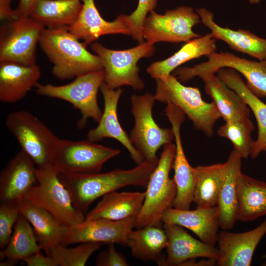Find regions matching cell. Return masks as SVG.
<instances>
[{
    "label": "cell",
    "mask_w": 266,
    "mask_h": 266,
    "mask_svg": "<svg viewBox=\"0 0 266 266\" xmlns=\"http://www.w3.org/2000/svg\"><path fill=\"white\" fill-rule=\"evenodd\" d=\"M155 80L156 100L177 106L192 122L196 130L207 137L213 135L215 124L221 116L213 101H205L199 88L184 86L173 74L165 80Z\"/></svg>",
    "instance_id": "4"
},
{
    "label": "cell",
    "mask_w": 266,
    "mask_h": 266,
    "mask_svg": "<svg viewBox=\"0 0 266 266\" xmlns=\"http://www.w3.org/2000/svg\"><path fill=\"white\" fill-rule=\"evenodd\" d=\"M145 192L114 191L103 196L85 215L86 220L105 219L118 221L136 217L145 199Z\"/></svg>",
    "instance_id": "27"
},
{
    "label": "cell",
    "mask_w": 266,
    "mask_h": 266,
    "mask_svg": "<svg viewBox=\"0 0 266 266\" xmlns=\"http://www.w3.org/2000/svg\"><path fill=\"white\" fill-rule=\"evenodd\" d=\"M38 0H20L17 7L14 9L15 19L30 17Z\"/></svg>",
    "instance_id": "41"
},
{
    "label": "cell",
    "mask_w": 266,
    "mask_h": 266,
    "mask_svg": "<svg viewBox=\"0 0 266 266\" xmlns=\"http://www.w3.org/2000/svg\"><path fill=\"white\" fill-rule=\"evenodd\" d=\"M225 164L224 174L217 206L219 210L220 228L227 230L232 229L237 221L238 180L242 172L241 158L233 150Z\"/></svg>",
    "instance_id": "24"
},
{
    "label": "cell",
    "mask_w": 266,
    "mask_h": 266,
    "mask_svg": "<svg viewBox=\"0 0 266 266\" xmlns=\"http://www.w3.org/2000/svg\"><path fill=\"white\" fill-rule=\"evenodd\" d=\"M18 206L20 214L32 225L42 250L49 256L51 250L62 243L65 227L48 211L27 200Z\"/></svg>",
    "instance_id": "26"
},
{
    "label": "cell",
    "mask_w": 266,
    "mask_h": 266,
    "mask_svg": "<svg viewBox=\"0 0 266 266\" xmlns=\"http://www.w3.org/2000/svg\"><path fill=\"white\" fill-rule=\"evenodd\" d=\"M18 204H0V249L8 244L13 233V229L20 215Z\"/></svg>",
    "instance_id": "38"
},
{
    "label": "cell",
    "mask_w": 266,
    "mask_h": 266,
    "mask_svg": "<svg viewBox=\"0 0 266 266\" xmlns=\"http://www.w3.org/2000/svg\"><path fill=\"white\" fill-rule=\"evenodd\" d=\"M81 0L82 7L80 13L76 21L68 30L78 39L82 40L86 47L103 35H131L123 14L120 15L113 21H107L101 16L94 0Z\"/></svg>",
    "instance_id": "19"
},
{
    "label": "cell",
    "mask_w": 266,
    "mask_h": 266,
    "mask_svg": "<svg viewBox=\"0 0 266 266\" xmlns=\"http://www.w3.org/2000/svg\"><path fill=\"white\" fill-rule=\"evenodd\" d=\"M158 0H138L136 8L129 15H124L125 22L129 28L131 36L139 43L144 42L142 35L143 26L150 11L154 10Z\"/></svg>",
    "instance_id": "37"
},
{
    "label": "cell",
    "mask_w": 266,
    "mask_h": 266,
    "mask_svg": "<svg viewBox=\"0 0 266 266\" xmlns=\"http://www.w3.org/2000/svg\"><path fill=\"white\" fill-rule=\"evenodd\" d=\"M100 90L104 100L103 111L98 125L88 132L87 139L94 142L105 138L116 139L126 147L134 162L137 165L140 164L144 160V158L131 142L118 118V103L123 90L120 88L111 89L104 82Z\"/></svg>",
    "instance_id": "16"
},
{
    "label": "cell",
    "mask_w": 266,
    "mask_h": 266,
    "mask_svg": "<svg viewBox=\"0 0 266 266\" xmlns=\"http://www.w3.org/2000/svg\"><path fill=\"white\" fill-rule=\"evenodd\" d=\"M37 183V166L21 149L0 171V203L18 204Z\"/></svg>",
    "instance_id": "15"
},
{
    "label": "cell",
    "mask_w": 266,
    "mask_h": 266,
    "mask_svg": "<svg viewBox=\"0 0 266 266\" xmlns=\"http://www.w3.org/2000/svg\"><path fill=\"white\" fill-rule=\"evenodd\" d=\"M37 180L25 200L48 211L65 227L85 220V215L74 207L67 190L52 165L37 167Z\"/></svg>",
    "instance_id": "8"
},
{
    "label": "cell",
    "mask_w": 266,
    "mask_h": 266,
    "mask_svg": "<svg viewBox=\"0 0 266 266\" xmlns=\"http://www.w3.org/2000/svg\"><path fill=\"white\" fill-rule=\"evenodd\" d=\"M155 100L154 95L148 93L131 98L134 125L130 139L144 160L148 161H159L156 155L159 149L174 140L172 130L161 128L154 119L152 109Z\"/></svg>",
    "instance_id": "9"
},
{
    "label": "cell",
    "mask_w": 266,
    "mask_h": 266,
    "mask_svg": "<svg viewBox=\"0 0 266 266\" xmlns=\"http://www.w3.org/2000/svg\"><path fill=\"white\" fill-rule=\"evenodd\" d=\"M200 22L199 14L189 6L168 10L164 14L152 10L144 21L142 35L151 44L158 42H188L201 36L193 30Z\"/></svg>",
    "instance_id": "12"
},
{
    "label": "cell",
    "mask_w": 266,
    "mask_h": 266,
    "mask_svg": "<svg viewBox=\"0 0 266 266\" xmlns=\"http://www.w3.org/2000/svg\"><path fill=\"white\" fill-rule=\"evenodd\" d=\"M195 167L196 181L193 202L197 207L217 206L224 174L225 163Z\"/></svg>",
    "instance_id": "34"
},
{
    "label": "cell",
    "mask_w": 266,
    "mask_h": 266,
    "mask_svg": "<svg viewBox=\"0 0 266 266\" xmlns=\"http://www.w3.org/2000/svg\"><path fill=\"white\" fill-rule=\"evenodd\" d=\"M248 1L251 4H257L259 3L261 0H248Z\"/></svg>",
    "instance_id": "44"
},
{
    "label": "cell",
    "mask_w": 266,
    "mask_h": 266,
    "mask_svg": "<svg viewBox=\"0 0 266 266\" xmlns=\"http://www.w3.org/2000/svg\"><path fill=\"white\" fill-rule=\"evenodd\" d=\"M45 27L31 17L7 21L0 29V62L35 64V51Z\"/></svg>",
    "instance_id": "13"
},
{
    "label": "cell",
    "mask_w": 266,
    "mask_h": 266,
    "mask_svg": "<svg viewBox=\"0 0 266 266\" xmlns=\"http://www.w3.org/2000/svg\"><path fill=\"white\" fill-rule=\"evenodd\" d=\"M238 207L237 220L254 221L266 215V182L242 172L238 180Z\"/></svg>",
    "instance_id": "31"
},
{
    "label": "cell",
    "mask_w": 266,
    "mask_h": 266,
    "mask_svg": "<svg viewBox=\"0 0 266 266\" xmlns=\"http://www.w3.org/2000/svg\"><path fill=\"white\" fill-rule=\"evenodd\" d=\"M42 250L29 222L20 214L7 246L0 251V266H13L20 260Z\"/></svg>",
    "instance_id": "33"
},
{
    "label": "cell",
    "mask_w": 266,
    "mask_h": 266,
    "mask_svg": "<svg viewBox=\"0 0 266 266\" xmlns=\"http://www.w3.org/2000/svg\"><path fill=\"white\" fill-rule=\"evenodd\" d=\"M136 217L113 221L105 219L86 220L65 227L62 244L68 246L83 242L118 244L127 246L128 235L135 227Z\"/></svg>",
    "instance_id": "14"
},
{
    "label": "cell",
    "mask_w": 266,
    "mask_h": 266,
    "mask_svg": "<svg viewBox=\"0 0 266 266\" xmlns=\"http://www.w3.org/2000/svg\"><path fill=\"white\" fill-rule=\"evenodd\" d=\"M103 244L100 242H83L77 246L68 248L61 244L51 250L49 256L56 261L58 266H83Z\"/></svg>",
    "instance_id": "36"
},
{
    "label": "cell",
    "mask_w": 266,
    "mask_h": 266,
    "mask_svg": "<svg viewBox=\"0 0 266 266\" xmlns=\"http://www.w3.org/2000/svg\"><path fill=\"white\" fill-rule=\"evenodd\" d=\"M175 154V145L163 146L157 166L148 182L142 208L136 217L135 227L139 229L148 226H161L162 216L167 209L172 207L176 195V188L170 171Z\"/></svg>",
    "instance_id": "3"
},
{
    "label": "cell",
    "mask_w": 266,
    "mask_h": 266,
    "mask_svg": "<svg viewBox=\"0 0 266 266\" xmlns=\"http://www.w3.org/2000/svg\"><path fill=\"white\" fill-rule=\"evenodd\" d=\"M216 73L228 87L244 99L255 116L258 133L257 139L254 141L250 157L256 159L266 146V104L248 89L239 73L235 70L224 67L219 69Z\"/></svg>",
    "instance_id": "28"
},
{
    "label": "cell",
    "mask_w": 266,
    "mask_h": 266,
    "mask_svg": "<svg viewBox=\"0 0 266 266\" xmlns=\"http://www.w3.org/2000/svg\"><path fill=\"white\" fill-rule=\"evenodd\" d=\"M39 43L53 64L52 73L57 79H70L103 69L99 57L89 52L68 27L45 28Z\"/></svg>",
    "instance_id": "2"
},
{
    "label": "cell",
    "mask_w": 266,
    "mask_h": 266,
    "mask_svg": "<svg viewBox=\"0 0 266 266\" xmlns=\"http://www.w3.org/2000/svg\"><path fill=\"white\" fill-rule=\"evenodd\" d=\"M266 234V218L258 227L243 233H218L217 266H250L254 252Z\"/></svg>",
    "instance_id": "17"
},
{
    "label": "cell",
    "mask_w": 266,
    "mask_h": 266,
    "mask_svg": "<svg viewBox=\"0 0 266 266\" xmlns=\"http://www.w3.org/2000/svg\"><path fill=\"white\" fill-rule=\"evenodd\" d=\"M81 0H39L30 17L46 28L69 27L77 20Z\"/></svg>",
    "instance_id": "32"
},
{
    "label": "cell",
    "mask_w": 266,
    "mask_h": 266,
    "mask_svg": "<svg viewBox=\"0 0 266 266\" xmlns=\"http://www.w3.org/2000/svg\"><path fill=\"white\" fill-rule=\"evenodd\" d=\"M164 224L176 225L194 233L205 243L215 246L220 228L217 206L197 207L195 210L167 209L162 216Z\"/></svg>",
    "instance_id": "18"
},
{
    "label": "cell",
    "mask_w": 266,
    "mask_h": 266,
    "mask_svg": "<svg viewBox=\"0 0 266 266\" xmlns=\"http://www.w3.org/2000/svg\"><path fill=\"white\" fill-rule=\"evenodd\" d=\"M167 244L166 234L161 226H148L132 230L128 235L127 246L133 257L154 262L160 266H166V256L163 252Z\"/></svg>",
    "instance_id": "29"
},
{
    "label": "cell",
    "mask_w": 266,
    "mask_h": 266,
    "mask_svg": "<svg viewBox=\"0 0 266 266\" xmlns=\"http://www.w3.org/2000/svg\"><path fill=\"white\" fill-rule=\"evenodd\" d=\"M91 48L100 60L104 72V82L109 88L116 89L129 86L134 90L144 88V83L139 76L137 63L141 59L153 55L155 51L154 44L144 41L130 49L115 50L96 42Z\"/></svg>",
    "instance_id": "6"
},
{
    "label": "cell",
    "mask_w": 266,
    "mask_h": 266,
    "mask_svg": "<svg viewBox=\"0 0 266 266\" xmlns=\"http://www.w3.org/2000/svg\"><path fill=\"white\" fill-rule=\"evenodd\" d=\"M216 40L211 33L193 39L171 56L152 63L147 67V72L155 79L165 80L182 64L216 52Z\"/></svg>",
    "instance_id": "30"
},
{
    "label": "cell",
    "mask_w": 266,
    "mask_h": 266,
    "mask_svg": "<svg viewBox=\"0 0 266 266\" xmlns=\"http://www.w3.org/2000/svg\"><path fill=\"white\" fill-rule=\"evenodd\" d=\"M263 151H264L265 152H266V147L264 148V149Z\"/></svg>",
    "instance_id": "46"
},
{
    "label": "cell",
    "mask_w": 266,
    "mask_h": 266,
    "mask_svg": "<svg viewBox=\"0 0 266 266\" xmlns=\"http://www.w3.org/2000/svg\"><path fill=\"white\" fill-rule=\"evenodd\" d=\"M263 258H266V253L263 256Z\"/></svg>",
    "instance_id": "45"
},
{
    "label": "cell",
    "mask_w": 266,
    "mask_h": 266,
    "mask_svg": "<svg viewBox=\"0 0 266 266\" xmlns=\"http://www.w3.org/2000/svg\"><path fill=\"white\" fill-rule=\"evenodd\" d=\"M159 161L144 160L132 169H115L105 173H59L74 207L85 214L97 199L127 186L146 187Z\"/></svg>",
    "instance_id": "1"
},
{
    "label": "cell",
    "mask_w": 266,
    "mask_h": 266,
    "mask_svg": "<svg viewBox=\"0 0 266 266\" xmlns=\"http://www.w3.org/2000/svg\"><path fill=\"white\" fill-rule=\"evenodd\" d=\"M5 123L21 149L37 167L52 165L60 138L41 120L27 111L19 110L10 112Z\"/></svg>",
    "instance_id": "5"
},
{
    "label": "cell",
    "mask_w": 266,
    "mask_h": 266,
    "mask_svg": "<svg viewBox=\"0 0 266 266\" xmlns=\"http://www.w3.org/2000/svg\"><path fill=\"white\" fill-rule=\"evenodd\" d=\"M11 0H0V18L1 20L10 21L15 19L14 10L11 7Z\"/></svg>",
    "instance_id": "42"
},
{
    "label": "cell",
    "mask_w": 266,
    "mask_h": 266,
    "mask_svg": "<svg viewBox=\"0 0 266 266\" xmlns=\"http://www.w3.org/2000/svg\"><path fill=\"white\" fill-rule=\"evenodd\" d=\"M174 135L175 154L172 165L173 180L176 185V195L172 207L179 209H190L193 202L196 181V167L191 166L185 155L181 137L180 128L184 122L183 117L173 115L169 119Z\"/></svg>",
    "instance_id": "20"
},
{
    "label": "cell",
    "mask_w": 266,
    "mask_h": 266,
    "mask_svg": "<svg viewBox=\"0 0 266 266\" xmlns=\"http://www.w3.org/2000/svg\"><path fill=\"white\" fill-rule=\"evenodd\" d=\"M106 250L98 255L96 260L98 266H128L129 264L124 256L117 251L114 243L107 244Z\"/></svg>",
    "instance_id": "39"
},
{
    "label": "cell",
    "mask_w": 266,
    "mask_h": 266,
    "mask_svg": "<svg viewBox=\"0 0 266 266\" xmlns=\"http://www.w3.org/2000/svg\"><path fill=\"white\" fill-rule=\"evenodd\" d=\"M197 258L188 260L182 264L180 266H212L217 265V260L211 258H203L200 260H197Z\"/></svg>",
    "instance_id": "43"
},
{
    "label": "cell",
    "mask_w": 266,
    "mask_h": 266,
    "mask_svg": "<svg viewBox=\"0 0 266 266\" xmlns=\"http://www.w3.org/2000/svg\"><path fill=\"white\" fill-rule=\"evenodd\" d=\"M42 250L37 251L26 257L23 261L28 266H58L56 261L51 256H45Z\"/></svg>",
    "instance_id": "40"
},
{
    "label": "cell",
    "mask_w": 266,
    "mask_h": 266,
    "mask_svg": "<svg viewBox=\"0 0 266 266\" xmlns=\"http://www.w3.org/2000/svg\"><path fill=\"white\" fill-rule=\"evenodd\" d=\"M195 10L200 16L201 22L210 29L216 39L226 42L235 51L259 61L266 60V38L259 37L248 30H234L218 25L214 20V14L206 8H199Z\"/></svg>",
    "instance_id": "21"
},
{
    "label": "cell",
    "mask_w": 266,
    "mask_h": 266,
    "mask_svg": "<svg viewBox=\"0 0 266 266\" xmlns=\"http://www.w3.org/2000/svg\"><path fill=\"white\" fill-rule=\"evenodd\" d=\"M206 57L207 61L193 67L177 68L175 72L177 78L186 82L197 76L215 74L222 68H231L245 77L246 85L254 95L259 98L266 97V60L252 61L223 51L214 52Z\"/></svg>",
    "instance_id": "10"
},
{
    "label": "cell",
    "mask_w": 266,
    "mask_h": 266,
    "mask_svg": "<svg viewBox=\"0 0 266 266\" xmlns=\"http://www.w3.org/2000/svg\"><path fill=\"white\" fill-rule=\"evenodd\" d=\"M119 149L86 140L60 139L52 165L59 173H99L103 165L120 153Z\"/></svg>",
    "instance_id": "11"
},
{
    "label": "cell",
    "mask_w": 266,
    "mask_h": 266,
    "mask_svg": "<svg viewBox=\"0 0 266 266\" xmlns=\"http://www.w3.org/2000/svg\"><path fill=\"white\" fill-rule=\"evenodd\" d=\"M164 229L168 239L166 266H180L188 260L198 258L217 260L218 248L196 239L183 227L176 225L164 224Z\"/></svg>",
    "instance_id": "22"
},
{
    "label": "cell",
    "mask_w": 266,
    "mask_h": 266,
    "mask_svg": "<svg viewBox=\"0 0 266 266\" xmlns=\"http://www.w3.org/2000/svg\"><path fill=\"white\" fill-rule=\"evenodd\" d=\"M39 67L10 61L0 62V100L14 103L23 99L35 87L40 77Z\"/></svg>",
    "instance_id": "23"
},
{
    "label": "cell",
    "mask_w": 266,
    "mask_h": 266,
    "mask_svg": "<svg viewBox=\"0 0 266 266\" xmlns=\"http://www.w3.org/2000/svg\"><path fill=\"white\" fill-rule=\"evenodd\" d=\"M200 77L204 82L206 93L212 99L225 122L249 119L250 109L244 99L217 75L208 73Z\"/></svg>",
    "instance_id": "25"
},
{
    "label": "cell",
    "mask_w": 266,
    "mask_h": 266,
    "mask_svg": "<svg viewBox=\"0 0 266 266\" xmlns=\"http://www.w3.org/2000/svg\"><path fill=\"white\" fill-rule=\"evenodd\" d=\"M104 79L103 69L78 76L71 83L64 85L38 83L35 87L37 95L66 101L79 110L81 118L77 126L82 129L89 119L97 123L100 119L102 112L99 106L98 93Z\"/></svg>",
    "instance_id": "7"
},
{
    "label": "cell",
    "mask_w": 266,
    "mask_h": 266,
    "mask_svg": "<svg viewBox=\"0 0 266 266\" xmlns=\"http://www.w3.org/2000/svg\"><path fill=\"white\" fill-rule=\"evenodd\" d=\"M254 128L250 119L242 121H226L219 128L217 133L232 142L233 150L241 159H247L250 156L253 149L254 141L251 133Z\"/></svg>",
    "instance_id": "35"
}]
</instances>
